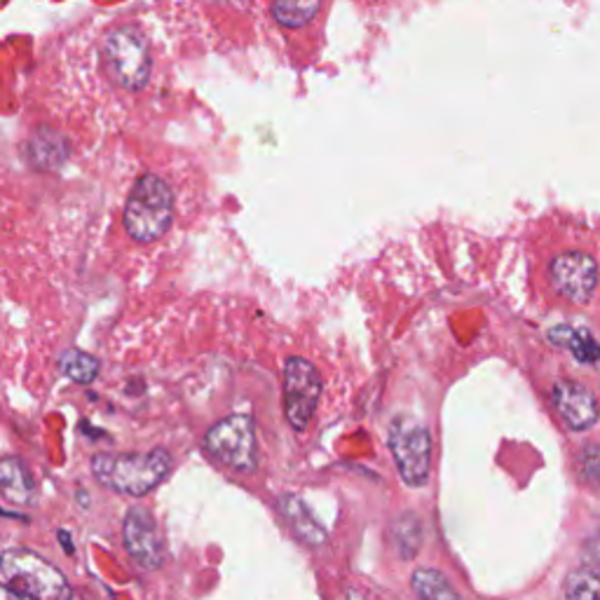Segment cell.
<instances>
[{
    "mask_svg": "<svg viewBox=\"0 0 600 600\" xmlns=\"http://www.w3.org/2000/svg\"><path fill=\"white\" fill-rule=\"evenodd\" d=\"M277 509L279 514L285 516V521L291 526V530L303 539L306 545L319 549L327 545L329 539V532L324 530V526L317 521V518L312 516V511L308 509V505L300 499L298 495L293 493H285L277 497Z\"/></svg>",
    "mask_w": 600,
    "mask_h": 600,
    "instance_id": "12",
    "label": "cell"
},
{
    "mask_svg": "<svg viewBox=\"0 0 600 600\" xmlns=\"http://www.w3.org/2000/svg\"><path fill=\"white\" fill-rule=\"evenodd\" d=\"M102 59L113 85L125 92H142L153 71L151 45L142 29L123 24L104 35Z\"/></svg>",
    "mask_w": 600,
    "mask_h": 600,
    "instance_id": "4",
    "label": "cell"
},
{
    "mask_svg": "<svg viewBox=\"0 0 600 600\" xmlns=\"http://www.w3.org/2000/svg\"><path fill=\"white\" fill-rule=\"evenodd\" d=\"M579 467H582V478L596 486L598 482V469H600V459H598V448L596 444H589L582 453H579Z\"/></svg>",
    "mask_w": 600,
    "mask_h": 600,
    "instance_id": "19",
    "label": "cell"
},
{
    "mask_svg": "<svg viewBox=\"0 0 600 600\" xmlns=\"http://www.w3.org/2000/svg\"><path fill=\"white\" fill-rule=\"evenodd\" d=\"M549 338H551V343H556V345L570 348L579 362L596 364L598 345H596V340L591 338L589 331H572L570 327H558V329H554L549 333Z\"/></svg>",
    "mask_w": 600,
    "mask_h": 600,
    "instance_id": "18",
    "label": "cell"
},
{
    "mask_svg": "<svg viewBox=\"0 0 600 600\" xmlns=\"http://www.w3.org/2000/svg\"><path fill=\"white\" fill-rule=\"evenodd\" d=\"M285 413L296 432H306L322 399V377L303 356H289L282 371Z\"/></svg>",
    "mask_w": 600,
    "mask_h": 600,
    "instance_id": "7",
    "label": "cell"
},
{
    "mask_svg": "<svg viewBox=\"0 0 600 600\" xmlns=\"http://www.w3.org/2000/svg\"><path fill=\"white\" fill-rule=\"evenodd\" d=\"M0 575L8 587L31 600H73L66 575L31 549L10 547L0 554Z\"/></svg>",
    "mask_w": 600,
    "mask_h": 600,
    "instance_id": "3",
    "label": "cell"
},
{
    "mask_svg": "<svg viewBox=\"0 0 600 600\" xmlns=\"http://www.w3.org/2000/svg\"><path fill=\"white\" fill-rule=\"evenodd\" d=\"M554 406L568 430L587 432L598 420V404L593 392L577 380H558L551 392Z\"/></svg>",
    "mask_w": 600,
    "mask_h": 600,
    "instance_id": "10",
    "label": "cell"
},
{
    "mask_svg": "<svg viewBox=\"0 0 600 600\" xmlns=\"http://www.w3.org/2000/svg\"><path fill=\"white\" fill-rule=\"evenodd\" d=\"M99 362L83 352V350H66L62 356H59V371H62L69 380L77 385H90L99 377Z\"/></svg>",
    "mask_w": 600,
    "mask_h": 600,
    "instance_id": "17",
    "label": "cell"
},
{
    "mask_svg": "<svg viewBox=\"0 0 600 600\" xmlns=\"http://www.w3.org/2000/svg\"><path fill=\"white\" fill-rule=\"evenodd\" d=\"M59 539H62V547H64V551L66 554H73V545H71V537H69V532H59Z\"/></svg>",
    "mask_w": 600,
    "mask_h": 600,
    "instance_id": "21",
    "label": "cell"
},
{
    "mask_svg": "<svg viewBox=\"0 0 600 600\" xmlns=\"http://www.w3.org/2000/svg\"><path fill=\"white\" fill-rule=\"evenodd\" d=\"M561 600H600V577L593 563L579 566L568 572Z\"/></svg>",
    "mask_w": 600,
    "mask_h": 600,
    "instance_id": "16",
    "label": "cell"
},
{
    "mask_svg": "<svg viewBox=\"0 0 600 600\" xmlns=\"http://www.w3.org/2000/svg\"><path fill=\"white\" fill-rule=\"evenodd\" d=\"M0 495L10 505L24 509L31 507L38 497V488L33 482L31 469L24 465L22 457H0Z\"/></svg>",
    "mask_w": 600,
    "mask_h": 600,
    "instance_id": "11",
    "label": "cell"
},
{
    "mask_svg": "<svg viewBox=\"0 0 600 600\" xmlns=\"http://www.w3.org/2000/svg\"><path fill=\"white\" fill-rule=\"evenodd\" d=\"M392 539H394V549L396 556L402 558V561H413V558L423 549V521H420L417 514H402L394 518L392 524Z\"/></svg>",
    "mask_w": 600,
    "mask_h": 600,
    "instance_id": "13",
    "label": "cell"
},
{
    "mask_svg": "<svg viewBox=\"0 0 600 600\" xmlns=\"http://www.w3.org/2000/svg\"><path fill=\"white\" fill-rule=\"evenodd\" d=\"M411 587L417 600H463L448 577L434 568H417L411 575Z\"/></svg>",
    "mask_w": 600,
    "mask_h": 600,
    "instance_id": "14",
    "label": "cell"
},
{
    "mask_svg": "<svg viewBox=\"0 0 600 600\" xmlns=\"http://www.w3.org/2000/svg\"><path fill=\"white\" fill-rule=\"evenodd\" d=\"M207 453L235 472H254L258 467L256 423L249 413L228 415L207 432Z\"/></svg>",
    "mask_w": 600,
    "mask_h": 600,
    "instance_id": "6",
    "label": "cell"
},
{
    "mask_svg": "<svg viewBox=\"0 0 600 600\" xmlns=\"http://www.w3.org/2000/svg\"><path fill=\"white\" fill-rule=\"evenodd\" d=\"M348 600H371L364 591H359V589H350L348 591Z\"/></svg>",
    "mask_w": 600,
    "mask_h": 600,
    "instance_id": "22",
    "label": "cell"
},
{
    "mask_svg": "<svg viewBox=\"0 0 600 600\" xmlns=\"http://www.w3.org/2000/svg\"><path fill=\"white\" fill-rule=\"evenodd\" d=\"M174 221V193L165 178L144 174L130 190L123 224L138 245H151L163 237Z\"/></svg>",
    "mask_w": 600,
    "mask_h": 600,
    "instance_id": "2",
    "label": "cell"
},
{
    "mask_svg": "<svg viewBox=\"0 0 600 600\" xmlns=\"http://www.w3.org/2000/svg\"><path fill=\"white\" fill-rule=\"evenodd\" d=\"M390 451L404 484L423 488L432 472V434L411 415H399L390 425Z\"/></svg>",
    "mask_w": 600,
    "mask_h": 600,
    "instance_id": "5",
    "label": "cell"
},
{
    "mask_svg": "<svg viewBox=\"0 0 600 600\" xmlns=\"http://www.w3.org/2000/svg\"><path fill=\"white\" fill-rule=\"evenodd\" d=\"M125 549L132 561L144 570H157L165 563V542L155 516L146 507H132L123 521Z\"/></svg>",
    "mask_w": 600,
    "mask_h": 600,
    "instance_id": "9",
    "label": "cell"
},
{
    "mask_svg": "<svg viewBox=\"0 0 600 600\" xmlns=\"http://www.w3.org/2000/svg\"><path fill=\"white\" fill-rule=\"evenodd\" d=\"M547 277L558 296L585 308L591 303L598 285L596 256L585 249H566L551 258Z\"/></svg>",
    "mask_w": 600,
    "mask_h": 600,
    "instance_id": "8",
    "label": "cell"
},
{
    "mask_svg": "<svg viewBox=\"0 0 600 600\" xmlns=\"http://www.w3.org/2000/svg\"><path fill=\"white\" fill-rule=\"evenodd\" d=\"M0 600H31V598L24 596V593L14 591V589L8 587V585H0Z\"/></svg>",
    "mask_w": 600,
    "mask_h": 600,
    "instance_id": "20",
    "label": "cell"
},
{
    "mask_svg": "<svg viewBox=\"0 0 600 600\" xmlns=\"http://www.w3.org/2000/svg\"><path fill=\"white\" fill-rule=\"evenodd\" d=\"M172 472V455L165 448L148 453H96L92 457V474L104 488L127 495L144 497L165 482Z\"/></svg>",
    "mask_w": 600,
    "mask_h": 600,
    "instance_id": "1",
    "label": "cell"
},
{
    "mask_svg": "<svg viewBox=\"0 0 600 600\" xmlns=\"http://www.w3.org/2000/svg\"><path fill=\"white\" fill-rule=\"evenodd\" d=\"M324 0H275L272 17L285 29H303L322 10Z\"/></svg>",
    "mask_w": 600,
    "mask_h": 600,
    "instance_id": "15",
    "label": "cell"
}]
</instances>
